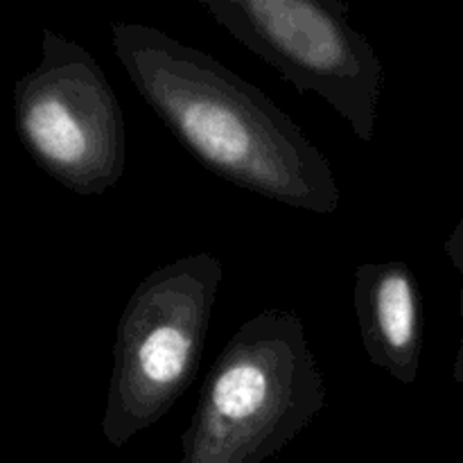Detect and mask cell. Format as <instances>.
I'll return each instance as SVG.
<instances>
[{
	"mask_svg": "<svg viewBox=\"0 0 463 463\" xmlns=\"http://www.w3.org/2000/svg\"><path fill=\"white\" fill-rule=\"evenodd\" d=\"M353 306L371 364L405 387L414 384L423 357V301L411 267L402 260L360 265Z\"/></svg>",
	"mask_w": 463,
	"mask_h": 463,
	"instance_id": "obj_6",
	"label": "cell"
},
{
	"mask_svg": "<svg viewBox=\"0 0 463 463\" xmlns=\"http://www.w3.org/2000/svg\"><path fill=\"white\" fill-rule=\"evenodd\" d=\"M224 267L190 253L145 276L116 328L102 434L122 448L170 414L194 380Z\"/></svg>",
	"mask_w": 463,
	"mask_h": 463,
	"instance_id": "obj_3",
	"label": "cell"
},
{
	"mask_svg": "<svg viewBox=\"0 0 463 463\" xmlns=\"http://www.w3.org/2000/svg\"><path fill=\"white\" fill-rule=\"evenodd\" d=\"M328 405V389L292 310L244 321L206 373L179 463H262Z\"/></svg>",
	"mask_w": 463,
	"mask_h": 463,
	"instance_id": "obj_2",
	"label": "cell"
},
{
	"mask_svg": "<svg viewBox=\"0 0 463 463\" xmlns=\"http://www.w3.org/2000/svg\"><path fill=\"white\" fill-rule=\"evenodd\" d=\"M202 9L297 93L328 102L362 143L375 138L384 66L348 23L346 0H202Z\"/></svg>",
	"mask_w": 463,
	"mask_h": 463,
	"instance_id": "obj_4",
	"label": "cell"
},
{
	"mask_svg": "<svg viewBox=\"0 0 463 463\" xmlns=\"http://www.w3.org/2000/svg\"><path fill=\"white\" fill-rule=\"evenodd\" d=\"M16 134L32 161L81 197H102L127 167V125L98 59L43 30L41 61L14 86Z\"/></svg>",
	"mask_w": 463,
	"mask_h": 463,
	"instance_id": "obj_5",
	"label": "cell"
},
{
	"mask_svg": "<svg viewBox=\"0 0 463 463\" xmlns=\"http://www.w3.org/2000/svg\"><path fill=\"white\" fill-rule=\"evenodd\" d=\"M111 45L140 98L206 170L289 208L339 211L326 154L258 86L143 23H111Z\"/></svg>",
	"mask_w": 463,
	"mask_h": 463,
	"instance_id": "obj_1",
	"label": "cell"
}]
</instances>
